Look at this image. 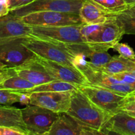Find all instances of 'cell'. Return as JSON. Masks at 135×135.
<instances>
[{
  "mask_svg": "<svg viewBox=\"0 0 135 135\" xmlns=\"http://www.w3.org/2000/svg\"><path fill=\"white\" fill-rule=\"evenodd\" d=\"M125 2L127 4L128 6H130V5H133L135 4V0H124Z\"/></svg>",
  "mask_w": 135,
  "mask_h": 135,
  "instance_id": "33",
  "label": "cell"
},
{
  "mask_svg": "<svg viewBox=\"0 0 135 135\" xmlns=\"http://www.w3.org/2000/svg\"><path fill=\"white\" fill-rule=\"evenodd\" d=\"M133 61H134L135 62V59H134V60H133Z\"/></svg>",
  "mask_w": 135,
  "mask_h": 135,
  "instance_id": "37",
  "label": "cell"
},
{
  "mask_svg": "<svg viewBox=\"0 0 135 135\" xmlns=\"http://www.w3.org/2000/svg\"><path fill=\"white\" fill-rule=\"evenodd\" d=\"M73 91L39 92L29 94L32 105H38L56 113L68 112Z\"/></svg>",
  "mask_w": 135,
  "mask_h": 135,
  "instance_id": "9",
  "label": "cell"
},
{
  "mask_svg": "<svg viewBox=\"0 0 135 135\" xmlns=\"http://www.w3.org/2000/svg\"><path fill=\"white\" fill-rule=\"evenodd\" d=\"M31 26L22 21V18L9 13L0 17V40L30 36Z\"/></svg>",
  "mask_w": 135,
  "mask_h": 135,
  "instance_id": "13",
  "label": "cell"
},
{
  "mask_svg": "<svg viewBox=\"0 0 135 135\" xmlns=\"http://www.w3.org/2000/svg\"><path fill=\"white\" fill-rule=\"evenodd\" d=\"M21 94L9 90L0 89V104L12 105L17 102H20Z\"/></svg>",
  "mask_w": 135,
  "mask_h": 135,
  "instance_id": "24",
  "label": "cell"
},
{
  "mask_svg": "<svg viewBox=\"0 0 135 135\" xmlns=\"http://www.w3.org/2000/svg\"><path fill=\"white\" fill-rule=\"evenodd\" d=\"M112 49L118 52L119 55L123 57L131 60H134L135 59L134 51L127 44L118 42L113 46Z\"/></svg>",
  "mask_w": 135,
  "mask_h": 135,
  "instance_id": "25",
  "label": "cell"
},
{
  "mask_svg": "<svg viewBox=\"0 0 135 135\" xmlns=\"http://www.w3.org/2000/svg\"><path fill=\"white\" fill-rule=\"evenodd\" d=\"M133 94H135V92H134V93H133Z\"/></svg>",
  "mask_w": 135,
  "mask_h": 135,
  "instance_id": "38",
  "label": "cell"
},
{
  "mask_svg": "<svg viewBox=\"0 0 135 135\" xmlns=\"http://www.w3.org/2000/svg\"><path fill=\"white\" fill-rule=\"evenodd\" d=\"M23 38L0 40V60L8 67H17L36 56L34 52L23 44Z\"/></svg>",
  "mask_w": 135,
  "mask_h": 135,
  "instance_id": "8",
  "label": "cell"
},
{
  "mask_svg": "<svg viewBox=\"0 0 135 135\" xmlns=\"http://www.w3.org/2000/svg\"><path fill=\"white\" fill-rule=\"evenodd\" d=\"M115 15L122 25L125 34L135 35V4Z\"/></svg>",
  "mask_w": 135,
  "mask_h": 135,
  "instance_id": "21",
  "label": "cell"
},
{
  "mask_svg": "<svg viewBox=\"0 0 135 135\" xmlns=\"http://www.w3.org/2000/svg\"><path fill=\"white\" fill-rule=\"evenodd\" d=\"M79 16L83 24H103L112 15L108 14L90 0H85L79 11Z\"/></svg>",
  "mask_w": 135,
  "mask_h": 135,
  "instance_id": "16",
  "label": "cell"
},
{
  "mask_svg": "<svg viewBox=\"0 0 135 135\" xmlns=\"http://www.w3.org/2000/svg\"><path fill=\"white\" fill-rule=\"evenodd\" d=\"M0 126L18 128L28 133L22 119L21 109L9 105H0Z\"/></svg>",
  "mask_w": 135,
  "mask_h": 135,
  "instance_id": "17",
  "label": "cell"
},
{
  "mask_svg": "<svg viewBox=\"0 0 135 135\" xmlns=\"http://www.w3.org/2000/svg\"><path fill=\"white\" fill-rule=\"evenodd\" d=\"M21 18L25 23L30 26H59L83 24L79 14L63 12H35Z\"/></svg>",
  "mask_w": 135,
  "mask_h": 135,
  "instance_id": "7",
  "label": "cell"
},
{
  "mask_svg": "<svg viewBox=\"0 0 135 135\" xmlns=\"http://www.w3.org/2000/svg\"><path fill=\"white\" fill-rule=\"evenodd\" d=\"M112 75L124 84H129V85L135 86V77L128 73H122L115 74V75Z\"/></svg>",
  "mask_w": 135,
  "mask_h": 135,
  "instance_id": "27",
  "label": "cell"
},
{
  "mask_svg": "<svg viewBox=\"0 0 135 135\" xmlns=\"http://www.w3.org/2000/svg\"><path fill=\"white\" fill-rule=\"evenodd\" d=\"M35 59L46 69L49 75L55 80L67 82L75 85L89 84L88 80L81 72L57 62L48 60L36 55Z\"/></svg>",
  "mask_w": 135,
  "mask_h": 135,
  "instance_id": "11",
  "label": "cell"
},
{
  "mask_svg": "<svg viewBox=\"0 0 135 135\" xmlns=\"http://www.w3.org/2000/svg\"><path fill=\"white\" fill-rule=\"evenodd\" d=\"M8 67V66L6 64H5L3 62H2L1 60H0V69L3 68V67Z\"/></svg>",
  "mask_w": 135,
  "mask_h": 135,
  "instance_id": "34",
  "label": "cell"
},
{
  "mask_svg": "<svg viewBox=\"0 0 135 135\" xmlns=\"http://www.w3.org/2000/svg\"><path fill=\"white\" fill-rule=\"evenodd\" d=\"M34 86V84L17 75L7 78L0 83V89L9 90L14 92L28 90Z\"/></svg>",
  "mask_w": 135,
  "mask_h": 135,
  "instance_id": "20",
  "label": "cell"
},
{
  "mask_svg": "<svg viewBox=\"0 0 135 135\" xmlns=\"http://www.w3.org/2000/svg\"><path fill=\"white\" fill-rule=\"evenodd\" d=\"M9 12H10V10L8 7L7 1L0 3V17L9 14Z\"/></svg>",
  "mask_w": 135,
  "mask_h": 135,
  "instance_id": "31",
  "label": "cell"
},
{
  "mask_svg": "<svg viewBox=\"0 0 135 135\" xmlns=\"http://www.w3.org/2000/svg\"><path fill=\"white\" fill-rule=\"evenodd\" d=\"M7 0H0V3L1 2H4V1H6Z\"/></svg>",
  "mask_w": 135,
  "mask_h": 135,
  "instance_id": "36",
  "label": "cell"
},
{
  "mask_svg": "<svg viewBox=\"0 0 135 135\" xmlns=\"http://www.w3.org/2000/svg\"><path fill=\"white\" fill-rule=\"evenodd\" d=\"M78 88L77 86L73 84L61 80H54L50 83H45L40 85L35 86L33 88L25 90L19 91L18 93L31 94L34 92H67V91H74Z\"/></svg>",
  "mask_w": 135,
  "mask_h": 135,
  "instance_id": "19",
  "label": "cell"
},
{
  "mask_svg": "<svg viewBox=\"0 0 135 135\" xmlns=\"http://www.w3.org/2000/svg\"><path fill=\"white\" fill-rule=\"evenodd\" d=\"M22 119L30 135H48L59 113L36 105L21 109Z\"/></svg>",
  "mask_w": 135,
  "mask_h": 135,
  "instance_id": "3",
  "label": "cell"
},
{
  "mask_svg": "<svg viewBox=\"0 0 135 135\" xmlns=\"http://www.w3.org/2000/svg\"><path fill=\"white\" fill-rule=\"evenodd\" d=\"M124 34L125 31L122 25L115 15H112L103 23L102 32L96 42L86 43L93 50L108 51L119 42Z\"/></svg>",
  "mask_w": 135,
  "mask_h": 135,
  "instance_id": "10",
  "label": "cell"
},
{
  "mask_svg": "<svg viewBox=\"0 0 135 135\" xmlns=\"http://www.w3.org/2000/svg\"><path fill=\"white\" fill-rule=\"evenodd\" d=\"M102 10L110 15H116L125 11L128 5L124 0H90Z\"/></svg>",
  "mask_w": 135,
  "mask_h": 135,
  "instance_id": "22",
  "label": "cell"
},
{
  "mask_svg": "<svg viewBox=\"0 0 135 135\" xmlns=\"http://www.w3.org/2000/svg\"><path fill=\"white\" fill-rule=\"evenodd\" d=\"M102 26L103 24H82L80 29V34L86 42H95L101 34Z\"/></svg>",
  "mask_w": 135,
  "mask_h": 135,
  "instance_id": "23",
  "label": "cell"
},
{
  "mask_svg": "<svg viewBox=\"0 0 135 135\" xmlns=\"http://www.w3.org/2000/svg\"><path fill=\"white\" fill-rule=\"evenodd\" d=\"M98 69L109 75L122 73L135 69V62L121 55H114L106 64Z\"/></svg>",
  "mask_w": 135,
  "mask_h": 135,
  "instance_id": "18",
  "label": "cell"
},
{
  "mask_svg": "<svg viewBox=\"0 0 135 135\" xmlns=\"http://www.w3.org/2000/svg\"><path fill=\"white\" fill-rule=\"evenodd\" d=\"M102 133L87 126L67 112L59 113L48 135H100Z\"/></svg>",
  "mask_w": 135,
  "mask_h": 135,
  "instance_id": "12",
  "label": "cell"
},
{
  "mask_svg": "<svg viewBox=\"0 0 135 135\" xmlns=\"http://www.w3.org/2000/svg\"><path fill=\"white\" fill-rule=\"evenodd\" d=\"M34 1L35 0H7V3L11 11L18 8L26 6Z\"/></svg>",
  "mask_w": 135,
  "mask_h": 135,
  "instance_id": "29",
  "label": "cell"
},
{
  "mask_svg": "<svg viewBox=\"0 0 135 135\" xmlns=\"http://www.w3.org/2000/svg\"><path fill=\"white\" fill-rule=\"evenodd\" d=\"M80 25L59 26H31L30 36L62 44L84 43L85 40L80 34Z\"/></svg>",
  "mask_w": 135,
  "mask_h": 135,
  "instance_id": "4",
  "label": "cell"
},
{
  "mask_svg": "<svg viewBox=\"0 0 135 135\" xmlns=\"http://www.w3.org/2000/svg\"><path fill=\"white\" fill-rule=\"evenodd\" d=\"M35 57L21 65L13 67L16 75L35 86L56 80L49 75L43 66L36 61Z\"/></svg>",
  "mask_w": 135,
  "mask_h": 135,
  "instance_id": "14",
  "label": "cell"
},
{
  "mask_svg": "<svg viewBox=\"0 0 135 135\" xmlns=\"http://www.w3.org/2000/svg\"><path fill=\"white\" fill-rule=\"evenodd\" d=\"M67 113L102 133L104 125L111 117L79 88L73 91L71 105Z\"/></svg>",
  "mask_w": 135,
  "mask_h": 135,
  "instance_id": "1",
  "label": "cell"
},
{
  "mask_svg": "<svg viewBox=\"0 0 135 135\" xmlns=\"http://www.w3.org/2000/svg\"><path fill=\"white\" fill-rule=\"evenodd\" d=\"M78 88L111 117L119 112L120 107L127 96L93 84L80 85Z\"/></svg>",
  "mask_w": 135,
  "mask_h": 135,
  "instance_id": "5",
  "label": "cell"
},
{
  "mask_svg": "<svg viewBox=\"0 0 135 135\" xmlns=\"http://www.w3.org/2000/svg\"><path fill=\"white\" fill-rule=\"evenodd\" d=\"M122 112H125L127 114L129 115L132 116V117L135 118V110H129V109H126V110H121Z\"/></svg>",
  "mask_w": 135,
  "mask_h": 135,
  "instance_id": "32",
  "label": "cell"
},
{
  "mask_svg": "<svg viewBox=\"0 0 135 135\" xmlns=\"http://www.w3.org/2000/svg\"><path fill=\"white\" fill-rule=\"evenodd\" d=\"M0 135H29L28 133L16 127L0 126Z\"/></svg>",
  "mask_w": 135,
  "mask_h": 135,
  "instance_id": "26",
  "label": "cell"
},
{
  "mask_svg": "<svg viewBox=\"0 0 135 135\" xmlns=\"http://www.w3.org/2000/svg\"><path fill=\"white\" fill-rule=\"evenodd\" d=\"M102 132L103 134L135 135V118L120 111L108 119Z\"/></svg>",
  "mask_w": 135,
  "mask_h": 135,
  "instance_id": "15",
  "label": "cell"
},
{
  "mask_svg": "<svg viewBox=\"0 0 135 135\" xmlns=\"http://www.w3.org/2000/svg\"><path fill=\"white\" fill-rule=\"evenodd\" d=\"M22 43L40 57L57 62L80 71L75 65V55L65 44L54 43L33 36L24 38Z\"/></svg>",
  "mask_w": 135,
  "mask_h": 135,
  "instance_id": "2",
  "label": "cell"
},
{
  "mask_svg": "<svg viewBox=\"0 0 135 135\" xmlns=\"http://www.w3.org/2000/svg\"><path fill=\"white\" fill-rule=\"evenodd\" d=\"M135 110V94H131L125 97L123 102L120 107V111L121 110Z\"/></svg>",
  "mask_w": 135,
  "mask_h": 135,
  "instance_id": "28",
  "label": "cell"
},
{
  "mask_svg": "<svg viewBox=\"0 0 135 135\" xmlns=\"http://www.w3.org/2000/svg\"><path fill=\"white\" fill-rule=\"evenodd\" d=\"M127 73H128L131 74V75H132L133 76H134V77H135V69L132 70V71H129V72H127Z\"/></svg>",
  "mask_w": 135,
  "mask_h": 135,
  "instance_id": "35",
  "label": "cell"
},
{
  "mask_svg": "<svg viewBox=\"0 0 135 135\" xmlns=\"http://www.w3.org/2000/svg\"><path fill=\"white\" fill-rule=\"evenodd\" d=\"M13 67H5L0 69V83L7 78L15 75Z\"/></svg>",
  "mask_w": 135,
  "mask_h": 135,
  "instance_id": "30",
  "label": "cell"
},
{
  "mask_svg": "<svg viewBox=\"0 0 135 135\" xmlns=\"http://www.w3.org/2000/svg\"><path fill=\"white\" fill-rule=\"evenodd\" d=\"M85 0H35L31 3L11 11L9 13L19 17L40 11H57L79 14Z\"/></svg>",
  "mask_w": 135,
  "mask_h": 135,
  "instance_id": "6",
  "label": "cell"
}]
</instances>
